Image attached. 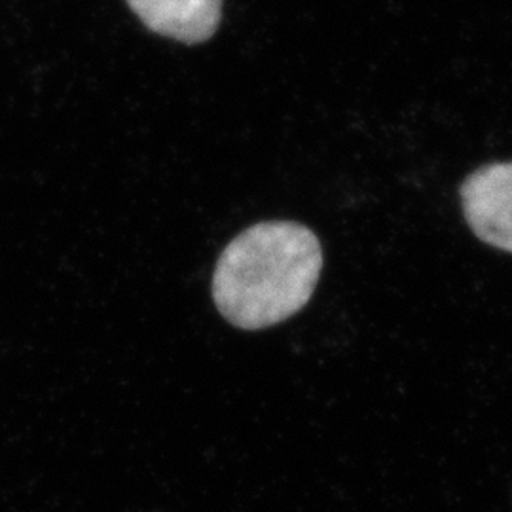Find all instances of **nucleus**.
<instances>
[{
    "label": "nucleus",
    "mask_w": 512,
    "mask_h": 512,
    "mask_svg": "<svg viewBox=\"0 0 512 512\" xmlns=\"http://www.w3.org/2000/svg\"><path fill=\"white\" fill-rule=\"evenodd\" d=\"M323 270V249L304 224L260 222L222 251L213 274L220 315L243 330L274 327L310 302Z\"/></svg>",
    "instance_id": "nucleus-1"
},
{
    "label": "nucleus",
    "mask_w": 512,
    "mask_h": 512,
    "mask_svg": "<svg viewBox=\"0 0 512 512\" xmlns=\"http://www.w3.org/2000/svg\"><path fill=\"white\" fill-rule=\"evenodd\" d=\"M461 203L478 239L512 253V162L475 171L461 186Z\"/></svg>",
    "instance_id": "nucleus-2"
},
{
    "label": "nucleus",
    "mask_w": 512,
    "mask_h": 512,
    "mask_svg": "<svg viewBox=\"0 0 512 512\" xmlns=\"http://www.w3.org/2000/svg\"><path fill=\"white\" fill-rule=\"evenodd\" d=\"M148 31L183 44L213 37L222 18V0H128Z\"/></svg>",
    "instance_id": "nucleus-3"
}]
</instances>
